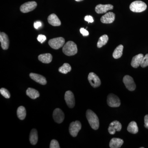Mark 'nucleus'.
<instances>
[{
    "label": "nucleus",
    "mask_w": 148,
    "mask_h": 148,
    "mask_svg": "<svg viewBox=\"0 0 148 148\" xmlns=\"http://www.w3.org/2000/svg\"><path fill=\"white\" fill-rule=\"evenodd\" d=\"M86 116L90 127L95 130H98L99 127V121L97 115L91 110H88L86 111Z\"/></svg>",
    "instance_id": "1"
},
{
    "label": "nucleus",
    "mask_w": 148,
    "mask_h": 148,
    "mask_svg": "<svg viewBox=\"0 0 148 148\" xmlns=\"http://www.w3.org/2000/svg\"><path fill=\"white\" fill-rule=\"evenodd\" d=\"M77 51L76 44L71 41L66 42L63 48V53L68 56L75 55L77 53Z\"/></svg>",
    "instance_id": "2"
},
{
    "label": "nucleus",
    "mask_w": 148,
    "mask_h": 148,
    "mask_svg": "<svg viewBox=\"0 0 148 148\" xmlns=\"http://www.w3.org/2000/svg\"><path fill=\"white\" fill-rule=\"evenodd\" d=\"M147 5L145 3L140 1H135L130 5V10L134 12H141L146 10Z\"/></svg>",
    "instance_id": "3"
},
{
    "label": "nucleus",
    "mask_w": 148,
    "mask_h": 148,
    "mask_svg": "<svg viewBox=\"0 0 148 148\" xmlns=\"http://www.w3.org/2000/svg\"><path fill=\"white\" fill-rule=\"evenodd\" d=\"M65 39L62 37L54 38L49 41L50 47L54 49H58L62 47L65 44Z\"/></svg>",
    "instance_id": "4"
},
{
    "label": "nucleus",
    "mask_w": 148,
    "mask_h": 148,
    "mask_svg": "<svg viewBox=\"0 0 148 148\" xmlns=\"http://www.w3.org/2000/svg\"><path fill=\"white\" fill-rule=\"evenodd\" d=\"M82 128V125L79 121L73 122L69 126V132L73 137H76Z\"/></svg>",
    "instance_id": "5"
},
{
    "label": "nucleus",
    "mask_w": 148,
    "mask_h": 148,
    "mask_svg": "<svg viewBox=\"0 0 148 148\" xmlns=\"http://www.w3.org/2000/svg\"><path fill=\"white\" fill-rule=\"evenodd\" d=\"M107 103L110 107L112 108H117L121 105V101L119 98L114 94H110L108 96Z\"/></svg>",
    "instance_id": "6"
},
{
    "label": "nucleus",
    "mask_w": 148,
    "mask_h": 148,
    "mask_svg": "<svg viewBox=\"0 0 148 148\" xmlns=\"http://www.w3.org/2000/svg\"><path fill=\"white\" fill-rule=\"evenodd\" d=\"M37 6V3L35 1L28 2L21 6L20 10L23 13H27L34 10Z\"/></svg>",
    "instance_id": "7"
},
{
    "label": "nucleus",
    "mask_w": 148,
    "mask_h": 148,
    "mask_svg": "<svg viewBox=\"0 0 148 148\" xmlns=\"http://www.w3.org/2000/svg\"><path fill=\"white\" fill-rule=\"evenodd\" d=\"M123 82L126 88L130 91H133L136 88V85L132 77L129 75L125 76L123 78Z\"/></svg>",
    "instance_id": "8"
},
{
    "label": "nucleus",
    "mask_w": 148,
    "mask_h": 148,
    "mask_svg": "<svg viewBox=\"0 0 148 148\" xmlns=\"http://www.w3.org/2000/svg\"><path fill=\"white\" fill-rule=\"evenodd\" d=\"M88 81L93 88L99 87L101 84V81L99 77L94 73H90L88 77Z\"/></svg>",
    "instance_id": "9"
},
{
    "label": "nucleus",
    "mask_w": 148,
    "mask_h": 148,
    "mask_svg": "<svg viewBox=\"0 0 148 148\" xmlns=\"http://www.w3.org/2000/svg\"><path fill=\"white\" fill-rule=\"evenodd\" d=\"M65 100L67 106L72 108L75 106V97L73 92L70 90L66 91L65 94Z\"/></svg>",
    "instance_id": "10"
},
{
    "label": "nucleus",
    "mask_w": 148,
    "mask_h": 148,
    "mask_svg": "<svg viewBox=\"0 0 148 148\" xmlns=\"http://www.w3.org/2000/svg\"><path fill=\"white\" fill-rule=\"evenodd\" d=\"M53 117L56 122L58 123H61L64 121L65 115L64 112L61 109L56 108L53 111Z\"/></svg>",
    "instance_id": "11"
},
{
    "label": "nucleus",
    "mask_w": 148,
    "mask_h": 148,
    "mask_svg": "<svg viewBox=\"0 0 148 148\" xmlns=\"http://www.w3.org/2000/svg\"><path fill=\"white\" fill-rule=\"evenodd\" d=\"M122 125L121 123L117 121H114L112 122L110 124L108 127L109 133L111 135H114L116 131H120L121 130Z\"/></svg>",
    "instance_id": "12"
},
{
    "label": "nucleus",
    "mask_w": 148,
    "mask_h": 148,
    "mask_svg": "<svg viewBox=\"0 0 148 148\" xmlns=\"http://www.w3.org/2000/svg\"><path fill=\"white\" fill-rule=\"evenodd\" d=\"M113 8V6L111 4H99L95 7V11L96 13L99 14L106 13L108 11L112 10Z\"/></svg>",
    "instance_id": "13"
},
{
    "label": "nucleus",
    "mask_w": 148,
    "mask_h": 148,
    "mask_svg": "<svg viewBox=\"0 0 148 148\" xmlns=\"http://www.w3.org/2000/svg\"><path fill=\"white\" fill-rule=\"evenodd\" d=\"M115 18V14L112 12H108L102 16L101 22L104 24H111L113 23Z\"/></svg>",
    "instance_id": "14"
},
{
    "label": "nucleus",
    "mask_w": 148,
    "mask_h": 148,
    "mask_svg": "<svg viewBox=\"0 0 148 148\" xmlns=\"http://www.w3.org/2000/svg\"><path fill=\"white\" fill-rule=\"evenodd\" d=\"M0 41L1 46L3 50L8 49L9 46V40L8 36L3 32H1L0 34Z\"/></svg>",
    "instance_id": "15"
},
{
    "label": "nucleus",
    "mask_w": 148,
    "mask_h": 148,
    "mask_svg": "<svg viewBox=\"0 0 148 148\" xmlns=\"http://www.w3.org/2000/svg\"><path fill=\"white\" fill-rule=\"evenodd\" d=\"M31 78L36 82L42 85H45L47 84V80L45 77L39 74L31 73L29 75Z\"/></svg>",
    "instance_id": "16"
},
{
    "label": "nucleus",
    "mask_w": 148,
    "mask_h": 148,
    "mask_svg": "<svg viewBox=\"0 0 148 148\" xmlns=\"http://www.w3.org/2000/svg\"><path fill=\"white\" fill-rule=\"evenodd\" d=\"M48 21L50 25L54 27L59 26L61 25L60 19L55 14H51L47 18Z\"/></svg>",
    "instance_id": "17"
},
{
    "label": "nucleus",
    "mask_w": 148,
    "mask_h": 148,
    "mask_svg": "<svg viewBox=\"0 0 148 148\" xmlns=\"http://www.w3.org/2000/svg\"><path fill=\"white\" fill-rule=\"evenodd\" d=\"M144 57V55L142 53L135 56L132 58L131 65L133 68H138L141 65Z\"/></svg>",
    "instance_id": "18"
},
{
    "label": "nucleus",
    "mask_w": 148,
    "mask_h": 148,
    "mask_svg": "<svg viewBox=\"0 0 148 148\" xmlns=\"http://www.w3.org/2000/svg\"><path fill=\"white\" fill-rule=\"evenodd\" d=\"M123 143V140L122 139L118 138H113L110 140V147L111 148H120Z\"/></svg>",
    "instance_id": "19"
},
{
    "label": "nucleus",
    "mask_w": 148,
    "mask_h": 148,
    "mask_svg": "<svg viewBox=\"0 0 148 148\" xmlns=\"http://www.w3.org/2000/svg\"><path fill=\"white\" fill-rule=\"evenodd\" d=\"M39 60L44 64H49L52 60V56L50 53H46L40 54L38 57Z\"/></svg>",
    "instance_id": "20"
},
{
    "label": "nucleus",
    "mask_w": 148,
    "mask_h": 148,
    "mask_svg": "<svg viewBox=\"0 0 148 148\" xmlns=\"http://www.w3.org/2000/svg\"><path fill=\"white\" fill-rule=\"evenodd\" d=\"M26 93L32 99H36L40 96V93L38 91L32 88H29L27 89Z\"/></svg>",
    "instance_id": "21"
},
{
    "label": "nucleus",
    "mask_w": 148,
    "mask_h": 148,
    "mask_svg": "<svg viewBox=\"0 0 148 148\" xmlns=\"http://www.w3.org/2000/svg\"><path fill=\"white\" fill-rule=\"evenodd\" d=\"M29 140L32 145H36L37 144L38 141V135L36 130H32L29 135Z\"/></svg>",
    "instance_id": "22"
},
{
    "label": "nucleus",
    "mask_w": 148,
    "mask_h": 148,
    "mask_svg": "<svg viewBox=\"0 0 148 148\" xmlns=\"http://www.w3.org/2000/svg\"><path fill=\"white\" fill-rule=\"evenodd\" d=\"M123 49V45H119L114 50L113 53V57L115 59L121 58L122 56Z\"/></svg>",
    "instance_id": "23"
},
{
    "label": "nucleus",
    "mask_w": 148,
    "mask_h": 148,
    "mask_svg": "<svg viewBox=\"0 0 148 148\" xmlns=\"http://www.w3.org/2000/svg\"><path fill=\"white\" fill-rule=\"evenodd\" d=\"M127 130L132 134H136L138 132V127L137 123L135 121H132L128 125Z\"/></svg>",
    "instance_id": "24"
},
{
    "label": "nucleus",
    "mask_w": 148,
    "mask_h": 148,
    "mask_svg": "<svg viewBox=\"0 0 148 148\" xmlns=\"http://www.w3.org/2000/svg\"><path fill=\"white\" fill-rule=\"evenodd\" d=\"M26 109L23 106H20L18 107L17 110V115L18 118L21 120H23L26 118Z\"/></svg>",
    "instance_id": "25"
},
{
    "label": "nucleus",
    "mask_w": 148,
    "mask_h": 148,
    "mask_svg": "<svg viewBox=\"0 0 148 148\" xmlns=\"http://www.w3.org/2000/svg\"><path fill=\"white\" fill-rule=\"evenodd\" d=\"M109 38L108 35H104L101 36L99 38L98 43H97V47L98 48L102 47L103 46L106 45L108 41Z\"/></svg>",
    "instance_id": "26"
},
{
    "label": "nucleus",
    "mask_w": 148,
    "mask_h": 148,
    "mask_svg": "<svg viewBox=\"0 0 148 148\" xmlns=\"http://www.w3.org/2000/svg\"><path fill=\"white\" fill-rule=\"evenodd\" d=\"M71 67L70 64L68 63H65L63 64V66L58 69V71L62 74H66L68 73L71 71Z\"/></svg>",
    "instance_id": "27"
},
{
    "label": "nucleus",
    "mask_w": 148,
    "mask_h": 148,
    "mask_svg": "<svg viewBox=\"0 0 148 148\" xmlns=\"http://www.w3.org/2000/svg\"><path fill=\"white\" fill-rule=\"evenodd\" d=\"M0 92H1V94L5 98H7V99L10 98V93L9 92L8 90L6 88H1L0 89Z\"/></svg>",
    "instance_id": "28"
},
{
    "label": "nucleus",
    "mask_w": 148,
    "mask_h": 148,
    "mask_svg": "<svg viewBox=\"0 0 148 148\" xmlns=\"http://www.w3.org/2000/svg\"><path fill=\"white\" fill-rule=\"evenodd\" d=\"M140 66L143 68H145L148 66V54H146L144 56Z\"/></svg>",
    "instance_id": "29"
},
{
    "label": "nucleus",
    "mask_w": 148,
    "mask_h": 148,
    "mask_svg": "<svg viewBox=\"0 0 148 148\" xmlns=\"http://www.w3.org/2000/svg\"><path fill=\"white\" fill-rule=\"evenodd\" d=\"M50 148H60L58 141L55 140H51V142L50 147Z\"/></svg>",
    "instance_id": "30"
},
{
    "label": "nucleus",
    "mask_w": 148,
    "mask_h": 148,
    "mask_svg": "<svg viewBox=\"0 0 148 148\" xmlns=\"http://www.w3.org/2000/svg\"><path fill=\"white\" fill-rule=\"evenodd\" d=\"M46 37L45 35H39L37 38V40L41 43H43L46 40Z\"/></svg>",
    "instance_id": "31"
},
{
    "label": "nucleus",
    "mask_w": 148,
    "mask_h": 148,
    "mask_svg": "<svg viewBox=\"0 0 148 148\" xmlns=\"http://www.w3.org/2000/svg\"><path fill=\"white\" fill-rule=\"evenodd\" d=\"M80 32L81 34L82 35L84 36H87L89 35V33L88 32L86 29H85L84 28H82L80 29Z\"/></svg>",
    "instance_id": "32"
},
{
    "label": "nucleus",
    "mask_w": 148,
    "mask_h": 148,
    "mask_svg": "<svg viewBox=\"0 0 148 148\" xmlns=\"http://www.w3.org/2000/svg\"><path fill=\"white\" fill-rule=\"evenodd\" d=\"M84 20L88 22V23H92L94 21V20H93L92 16H90V15H87V16H85Z\"/></svg>",
    "instance_id": "33"
},
{
    "label": "nucleus",
    "mask_w": 148,
    "mask_h": 148,
    "mask_svg": "<svg viewBox=\"0 0 148 148\" xmlns=\"http://www.w3.org/2000/svg\"><path fill=\"white\" fill-rule=\"evenodd\" d=\"M42 23L40 21H36L34 24V27L36 29H38L39 27H41Z\"/></svg>",
    "instance_id": "34"
},
{
    "label": "nucleus",
    "mask_w": 148,
    "mask_h": 148,
    "mask_svg": "<svg viewBox=\"0 0 148 148\" xmlns=\"http://www.w3.org/2000/svg\"><path fill=\"white\" fill-rule=\"evenodd\" d=\"M145 127L148 129V115H146L145 117Z\"/></svg>",
    "instance_id": "35"
},
{
    "label": "nucleus",
    "mask_w": 148,
    "mask_h": 148,
    "mask_svg": "<svg viewBox=\"0 0 148 148\" xmlns=\"http://www.w3.org/2000/svg\"><path fill=\"white\" fill-rule=\"evenodd\" d=\"M75 1H76L79 2V1H83V0H75Z\"/></svg>",
    "instance_id": "36"
}]
</instances>
